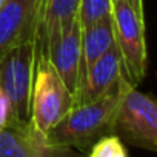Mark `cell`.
<instances>
[{"instance_id":"1","label":"cell","mask_w":157,"mask_h":157,"mask_svg":"<svg viewBox=\"0 0 157 157\" xmlns=\"http://www.w3.org/2000/svg\"><path fill=\"white\" fill-rule=\"evenodd\" d=\"M126 82L128 80L97 100L74 105L65 117L45 134L46 140L54 145L71 146L86 154L100 137L114 134L116 111L122 88Z\"/></svg>"},{"instance_id":"2","label":"cell","mask_w":157,"mask_h":157,"mask_svg":"<svg viewBox=\"0 0 157 157\" xmlns=\"http://www.w3.org/2000/svg\"><path fill=\"white\" fill-rule=\"evenodd\" d=\"M114 134L128 145L157 151V103L126 82L122 88L114 119Z\"/></svg>"},{"instance_id":"3","label":"cell","mask_w":157,"mask_h":157,"mask_svg":"<svg viewBox=\"0 0 157 157\" xmlns=\"http://www.w3.org/2000/svg\"><path fill=\"white\" fill-rule=\"evenodd\" d=\"M75 105L72 93L57 75L49 60L37 54L31 93L29 122L43 134L54 128Z\"/></svg>"},{"instance_id":"4","label":"cell","mask_w":157,"mask_h":157,"mask_svg":"<svg viewBox=\"0 0 157 157\" xmlns=\"http://www.w3.org/2000/svg\"><path fill=\"white\" fill-rule=\"evenodd\" d=\"M111 17L125 75L132 86H137L146 75L148 65L145 17L125 0H113Z\"/></svg>"},{"instance_id":"5","label":"cell","mask_w":157,"mask_h":157,"mask_svg":"<svg viewBox=\"0 0 157 157\" xmlns=\"http://www.w3.org/2000/svg\"><path fill=\"white\" fill-rule=\"evenodd\" d=\"M36 59V40H26L0 57V88L11 103L16 120H29Z\"/></svg>"},{"instance_id":"6","label":"cell","mask_w":157,"mask_h":157,"mask_svg":"<svg viewBox=\"0 0 157 157\" xmlns=\"http://www.w3.org/2000/svg\"><path fill=\"white\" fill-rule=\"evenodd\" d=\"M0 157H86V154L49 143L29 120H13L0 131Z\"/></svg>"},{"instance_id":"7","label":"cell","mask_w":157,"mask_h":157,"mask_svg":"<svg viewBox=\"0 0 157 157\" xmlns=\"http://www.w3.org/2000/svg\"><path fill=\"white\" fill-rule=\"evenodd\" d=\"M43 56L75 99L82 82V25L78 19L49 40Z\"/></svg>"},{"instance_id":"8","label":"cell","mask_w":157,"mask_h":157,"mask_svg":"<svg viewBox=\"0 0 157 157\" xmlns=\"http://www.w3.org/2000/svg\"><path fill=\"white\" fill-rule=\"evenodd\" d=\"M45 0H6L0 10V57L11 48L36 40Z\"/></svg>"},{"instance_id":"9","label":"cell","mask_w":157,"mask_h":157,"mask_svg":"<svg viewBox=\"0 0 157 157\" xmlns=\"http://www.w3.org/2000/svg\"><path fill=\"white\" fill-rule=\"evenodd\" d=\"M125 80H128V78L125 75L122 57L117 45L114 43L111 49L106 51L83 74L80 88H78L75 97V105L97 100L119 88Z\"/></svg>"},{"instance_id":"10","label":"cell","mask_w":157,"mask_h":157,"mask_svg":"<svg viewBox=\"0 0 157 157\" xmlns=\"http://www.w3.org/2000/svg\"><path fill=\"white\" fill-rule=\"evenodd\" d=\"M78 6L80 0H45L36 39L37 54L43 56L49 40L78 19Z\"/></svg>"},{"instance_id":"11","label":"cell","mask_w":157,"mask_h":157,"mask_svg":"<svg viewBox=\"0 0 157 157\" xmlns=\"http://www.w3.org/2000/svg\"><path fill=\"white\" fill-rule=\"evenodd\" d=\"M114 43L116 36L111 16L82 26V77Z\"/></svg>"},{"instance_id":"12","label":"cell","mask_w":157,"mask_h":157,"mask_svg":"<svg viewBox=\"0 0 157 157\" xmlns=\"http://www.w3.org/2000/svg\"><path fill=\"white\" fill-rule=\"evenodd\" d=\"M113 0H80L78 22L82 26L91 25L106 16H111Z\"/></svg>"},{"instance_id":"13","label":"cell","mask_w":157,"mask_h":157,"mask_svg":"<svg viewBox=\"0 0 157 157\" xmlns=\"http://www.w3.org/2000/svg\"><path fill=\"white\" fill-rule=\"evenodd\" d=\"M86 157H129V154L125 143L116 134H108L91 146Z\"/></svg>"},{"instance_id":"14","label":"cell","mask_w":157,"mask_h":157,"mask_svg":"<svg viewBox=\"0 0 157 157\" xmlns=\"http://www.w3.org/2000/svg\"><path fill=\"white\" fill-rule=\"evenodd\" d=\"M13 120H16L11 103L8 100V97L5 96L3 90L0 88V131H2L8 123H11Z\"/></svg>"},{"instance_id":"15","label":"cell","mask_w":157,"mask_h":157,"mask_svg":"<svg viewBox=\"0 0 157 157\" xmlns=\"http://www.w3.org/2000/svg\"><path fill=\"white\" fill-rule=\"evenodd\" d=\"M125 2H128L140 16L145 17V8H143V0H125Z\"/></svg>"},{"instance_id":"16","label":"cell","mask_w":157,"mask_h":157,"mask_svg":"<svg viewBox=\"0 0 157 157\" xmlns=\"http://www.w3.org/2000/svg\"><path fill=\"white\" fill-rule=\"evenodd\" d=\"M5 2H6V0H0V10H2V6L5 5Z\"/></svg>"}]
</instances>
